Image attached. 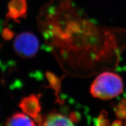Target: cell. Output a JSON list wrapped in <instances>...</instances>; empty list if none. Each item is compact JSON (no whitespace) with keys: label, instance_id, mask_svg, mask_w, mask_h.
Segmentation results:
<instances>
[{"label":"cell","instance_id":"obj_1","mask_svg":"<svg viewBox=\"0 0 126 126\" xmlns=\"http://www.w3.org/2000/svg\"><path fill=\"white\" fill-rule=\"evenodd\" d=\"M123 89V83L120 77L113 72H105L94 79L90 92L94 97L107 100L117 96Z\"/></svg>","mask_w":126,"mask_h":126},{"label":"cell","instance_id":"obj_2","mask_svg":"<svg viewBox=\"0 0 126 126\" xmlns=\"http://www.w3.org/2000/svg\"><path fill=\"white\" fill-rule=\"evenodd\" d=\"M14 47L19 56L26 59L31 58L35 56L38 51L39 40L32 33L23 32L15 38Z\"/></svg>","mask_w":126,"mask_h":126},{"label":"cell","instance_id":"obj_3","mask_svg":"<svg viewBox=\"0 0 126 126\" xmlns=\"http://www.w3.org/2000/svg\"><path fill=\"white\" fill-rule=\"evenodd\" d=\"M40 95L32 94L29 96L23 98L19 104L20 108L23 112L37 121L41 116L39 114L41 110L40 101Z\"/></svg>","mask_w":126,"mask_h":126},{"label":"cell","instance_id":"obj_4","mask_svg":"<svg viewBox=\"0 0 126 126\" xmlns=\"http://www.w3.org/2000/svg\"><path fill=\"white\" fill-rule=\"evenodd\" d=\"M39 126H75L72 120L59 113L51 112L36 122Z\"/></svg>","mask_w":126,"mask_h":126},{"label":"cell","instance_id":"obj_5","mask_svg":"<svg viewBox=\"0 0 126 126\" xmlns=\"http://www.w3.org/2000/svg\"><path fill=\"white\" fill-rule=\"evenodd\" d=\"M5 126H36V125L26 114L16 113L7 120Z\"/></svg>","mask_w":126,"mask_h":126},{"label":"cell","instance_id":"obj_6","mask_svg":"<svg viewBox=\"0 0 126 126\" xmlns=\"http://www.w3.org/2000/svg\"><path fill=\"white\" fill-rule=\"evenodd\" d=\"M26 4L24 0H14L9 7V15L13 19L23 17L26 13Z\"/></svg>","mask_w":126,"mask_h":126},{"label":"cell","instance_id":"obj_7","mask_svg":"<svg viewBox=\"0 0 126 126\" xmlns=\"http://www.w3.org/2000/svg\"><path fill=\"white\" fill-rule=\"evenodd\" d=\"M111 126H126V123L124 124L122 121L121 120H116L113 123Z\"/></svg>","mask_w":126,"mask_h":126},{"label":"cell","instance_id":"obj_8","mask_svg":"<svg viewBox=\"0 0 126 126\" xmlns=\"http://www.w3.org/2000/svg\"></svg>","mask_w":126,"mask_h":126}]
</instances>
